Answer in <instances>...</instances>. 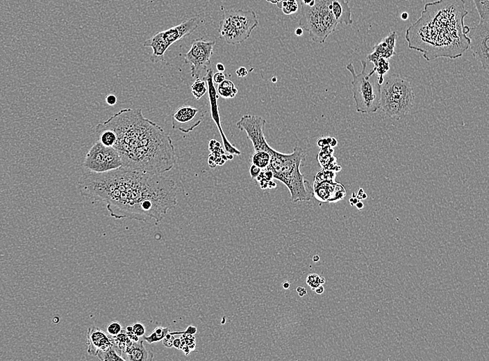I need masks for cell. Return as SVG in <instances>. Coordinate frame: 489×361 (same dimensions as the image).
I'll list each match as a JSON object with an SVG mask.
<instances>
[{
	"label": "cell",
	"mask_w": 489,
	"mask_h": 361,
	"mask_svg": "<svg viewBox=\"0 0 489 361\" xmlns=\"http://www.w3.org/2000/svg\"><path fill=\"white\" fill-rule=\"evenodd\" d=\"M207 82L205 79H195L191 86V92L196 100H200L207 92Z\"/></svg>",
	"instance_id": "29"
},
{
	"label": "cell",
	"mask_w": 489,
	"mask_h": 361,
	"mask_svg": "<svg viewBox=\"0 0 489 361\" xmlns=\"http://www.w3.org/2000/svg\"><path fill=\"white\" fill-rule=\"evenodd\" d=\"M198 331V329L195 327V326L190 325L186 328L185 331H173V332H170V334L173 335H179V334H191L195 335V333Z\"/></svg>",
	"instance_id": "36"
},
{
	"label": "cell",
	"mask_w": 489,
	"mask_h": 361,
	"mask_svg": "<svg viewBox=\"0 0 489 361\" xmlns=\"http://www.w3.org/2000/svg\"><path fill=\"white\" fill-rule=\"evenodd\" d=\"M96 357L102 361H124L120 348L114 344L106 350L98 352Z\"/></svg>",
	"instance_id": "24"
},
{
	"label": "cell",
	"mask_w": 489,
	"mask_h": 361,
	"mask_svg": "<svg viewBox=\"0 0 489 361\" xmlns=\"http://www.w3.org/2000/svg\"><path fill=\"white\" fill-rule=\"evenodd\" d=\"M480 20H489V0H473Z\"/></svg>",
	"instance_id": "31"
},
{
	"label": "cell",
	"mask_w": 489,
	"mask_h": 361,
	"mask_svg": "<svg viewBox=\"0 0 489 361\" xmlns=\"http://www.w3.org/2000/svg\"><path fill=\"white\" fill-rule=\"evenodd\" d=\"M216 41L196 39L192 43L189 51L185 54V63L191 65L192 77L200 78L202 72L211 65V58L214 53Z\"/></svg>",
	"instance_id": "10"
},
{
	"label": "cell",
	"mask_w": 489,
	"mask_h": 361,
	"mask_svg": "<svg viewBox=\"0 0 489 361\" xmlns=\"http://www.w3.org/2000/svg\"><path fill=\"white\" fill-rule=\"evenodd\" d=\"M303 32H304L303 29H302V28H301V27H298V28L295 29V35H296L297 36H301L303 35Z\"/></svg>",
	"instance_id": "47"
},
{
	"label": "cell",
	"mask_w": 489,
	"mask_h": 361,
	"mask_svg": "<svg viewBox=\"0 0 489 361\" xmlns=\"http://www.w3.org/2000/svg\"><path fill=\"white\" fill-rule=\"evenodd\" d=\"M174 336L173 335L170 334V331L167 333L165 338L163 339V343L164 346L166 347H173V341H174Z\"/></svg>",
	"instance_id": "38"
},
{
	"label": "cell",
	"mask_w": 489,
	"mask_h": 361,
	"mask_svg": "<svg viewBox=\"0 0 489 361\" xmlns=\"http://www.w3.org/2000/svg\"><path fill=\"white\" fill-rule=\"evenodd\" d=\"M206 111L191 106L178 108L172 116V127L174 130L188 134L202 123Z\"/></svg>",
	"instance_id": "14"
},
{
	"label": "cell",
	"mask_w": 489,
	"mask_h": 361,
	"mask_svg": "<svg viewBox=\"0 0 489 361\" xmlns=\"http://www.w3.org/2000/svg\"><path fill=\"white\" fill-rule=\"evenodd\" d=\"M315 291L318 295H322L323 293H324L325 288L323 286V285H321V286H319L317 288H316Z\"/></svg>",
	"instance_id": "45"
},
{
	"label": "cell",
	"mask_w": 489,
	"mask_h": 361,
	"mask_svg": "<svg viewBox=\"0 0 489 361\" xmlns=\"http://www.w3.org/2000/svg\"><path fill=\"white\" fill-rule=\"evenodd\" d=\"M468 12L464 0H437L425 5L418 20L406 31L409 49L422 53L428 61L440 57L455 58L469 49L464 25Z\"/></svg>",
	"instance_id": "3"
},
{
	"label": "cell",
	"mask_w": 489,
	"mask_h": 361,
	"mask_svg": "<svg viewBox=\"0 0 489 361\" xmlns=\"http://www.w3.org/2000/svg\"><path fill=\"white\" fill-rule=\"evenodd\" d=\"M319 260H320V257L319 255L314 256V257H313V261L317 262H319Z\"/></svg>",
	"instance_id": "54"
},
{
	"label": "cell",
	"mask_w": 489,
	"mask_h": 361,
	"mask_svg": "<svg viewBox=\"0 0 489 361\" xmlns=\"http://www.w3.org/2000/svg\"><path fill=\"white\" fill-rule=\"evenodd\" d=\"M115 131L113 148L122 167L152 174H163L177 163L173 141L163 128L143 115L141 108H123L96 126Z\"/></svg>",
	"instance_id": "2"
},
{
	"label": "cell",
	"mask_w": 489,
	"mask_h": 361,
	"mask_svg": "<svg viewBox=\"0 0 489 361\" xmlns=\"http://www.w3.org/2000/svg\"><path fill=\"white\" fill-rule=\"evenodd\" d=\"M396 39V32H390L389 35L375 46L373 52L367 56V60L374 63L380 58L388 60L396 54L395 52Z\"/></svg>",
	"instance_id": "18"
},
{
	"label": "cell",
	"mask_w": 489,
	"mask_h": 361,
	"mask_svg": "<svg viewBox=\"0 0 489 361\" xmlns=\"http://www.w3.org/2000/svg\"><path fill=\"white\" fill-rule=\"evenodd\" d=\"M213 75L214 71L212 68H209L207 70V73L205 77H203L205 79V82H207V91L209 93V103H210V109L211 114H212V117L215 122L216 125L217 126V129H218L219 132H220L221 137H222V143H223V146L224 150L228 153L232 155H241V153L240 150H238L237 148H235L234 146L231 145L230 142L227 139V136L224 134L223 129H222V125H221V120L220 113H219V107H218V98L219 95L217 94V90L215 87V84L213 82Z\"/></svg>",
	"instance_id": "13"
},
{
	"label": "cell",
	"mask_w": 489,
	"mask_h": 361,
	"mask_svg": "<svg viewBox=\"0 0 489 361\" xmlns=\"http://www.w3.org/2000/svg\"><path fill=\"white\" fill-rule=\"evenodd\" d=\"M282 287L284 290L289 289L290 287H291V283L288 282V281H284V282H283L282 283Z\"/></svg>",
	"instance_id": "48"
},
{
	"label": "cell",
	"mask_w": 489,
	"mask_h": 361,
	"mask_svg": "<svg viewBox=\"0 0 489 361\" xmlns=\"http://www.w3.org/2000/svg\"><path fill=\"white\" fill-rule=\"evenodd\" d=\"M225 79L226 77L223 72H217L213 75V82L214 84H217V85L224 82Z\"/></svg>",
	"instance_id": "37"
},
{
	"label": "cell",
	"mask_w": 489,
	"mask_h": 361,
	"mask_svg": "<svg viewBox=\"0 0 489 361\" xmlns=\"http://www.w3.org/2000/svg\"><path fill=\"white\" fill-rule=\"evenodd\" d=\"M276 6L278 8H281V11L286 15L295 14L298 11L297 0H282Z\"/></svg>",
	"instance_id": "30"
},
{
	"label": "cell",
	"mask_w": 489,
	"mask_h": 361,
	"mask_svg": "<svg viewBox=\"0 0 489 361\" xmlns=\"http://www.w3.org/2000/svg\"><path fill=\"white\" fill-rule=\"evenodd\" d=\"M375 67L373 69L376 72V74L379 76L380 78H383V75L389 70V63L388 60L383 58H380L374 63Z\"/></svg>",
	"instance_id": "32"
},
{
	"label": "cell",
	"mask_w": 489,
	"mask_h": 361,
	"mask_svg": "<svg viewBox=\"0 0 489 361\" xmlns=\"http://www.w3.org/2000/svg\"><path fill=\"white\" fill-rule=\"evenodd\" d=\"M217 69L218 72H223L225 70V67L222 63H218L217 65Z\"/></svg>",
	"instance_id": "46"
},
{
	"label": "cell",
	"mask_w": 489,
	"mask_h": 361,
	"mask_svg": "<svg viewBox=\"0 0 489 361\" xmlns=\"http://www.w3.org/2000/svg\"><path fill=\"white\" fill-rule=\"evenodd\" d=\"M122 357L124 361H153L154 354L152 351L148 350L144 345L143 340L134 342L129 344L122 350Z\"/></svg>",
	"instance_id": "19"
},
{
	"label": "cell",
	"mask_w": 489,
	"mask_h": 361,
	"mask_svg": "<svg viewBox=\"0 0 489 361\" xmlns=\"http://www.w3.org/2000/svg\"><path fill=\"white\" fill-rule=\"evenodd\" d=\"M170 330L167 327H157L153 332L148 336H143V339L148 344L157 343L162 341L165 336L169 333Z\"/></svg>",
	"instance_id": "28"
},
{
	"label": "cell",
	"mask_w": 489,
	"mask_h": 361,
	"mask_svg": "<svg viewBox=\"0 0 489 361\" xmlns=\"http://www.w3.org/2000/svg\"><path fill=\"white\" fill-rule=\"evenodd\" d=\"M363 66L361 73H356L353 64L346 65V69L352 76V85L356 110L362 113H376L380 108L381 98V84L379 76L375 78L374 69L370 72H366V62L362 60Z\"/></svg>",
	"instance_id": "7"
},
{
	"label": "cell",
	"mask_w": 489,
	"mask_h": 361,
	"mask_svg": "<svg viewBox=\"0 0 489 361\" xmlns=\"http://www.w3.org/2000/svg\"><path fill=\"white\" fill-rule=\"evenodd\" d=\"M107 333L110 336H115L122 331V325L117 321H113L107 326Z\"/></svg>",
	"instance_id": "35"
},
{
	"label": "cell",
	"mask_w": 489,
	"mask_h": 361,
	"mask_svg": "<svg viewBox=\"0 0 489 361\" xmlns=\"http://www.w3.org/2000/svg\"><path fill=\"white\" fill-rule=\"evenodd\" d=\"M356 206L357 207V208L362 209L364 207V205H363L362 202H358L356 204Z\"/></svg>",
	"instance_id": "53"
},
{
	"label": "cell",
	"mask_w": 489,
	"mask_h": 361,
	"mask_svg": "<svg viewBox=\"0 0 489 361\" xmlns=\"http://www.w3.org/2000/svg\"><path fill=\"white\" fill-rule=\"evenodd\" d=\"M316 0H302V4L306 6H313L315 4Z\"/></svg>",
	"instance_id": "43"
},
{
	"label": "cell",
	"mask_w": 489,
	"mask_h": 361,
	"mask_svg": "<svg viewBox=\"0 0 489 361\" xmlns=\"http://www.w3.org/2000/svg\"><path fill=\"white\" fill-rule=\"evenodd\" d=\"M319 282L320 284L323 285V284H324V283H326V279H325L324 277H321V276H320V278H319Z\"/></svg>",
	"instance_id": "52"
},
{
	"label": "cell",
	"mask_w": 489,
	"mask_h": 361,
	"mask_svg": "<svg viewBox=\"0 0 489 361\" xmlns=\"http://www.w3.org/2000/svg\"><path fill=\"white\" fill-rule=\"evenodd\" d=\"M266 122L262 117L247 114L238 121L236 127L239 130L246 132L255 151H265L269 153L272 148L266 141L264 135Z\"/></svg>",
	"instance_id": "12"
},
{
	"label": "cell",
	"mask_w": 489,
	"mask_h": 361,
	"mask_svg": "<svg viewBox=\"0 0 489 361\" xmlns=\"http://www.w3.org/2000/svg\"><path fill=\"white\" fill-rule=\"evenodd\" d=\"M236 73L238 77L243 78V77H246L248 75V70L245 67H240L239 68L236 70Z\"/></svg>",
	"instance_id": "41"
},
{
	"label": "cell",
	"mask_w": 489,
	"mask_h": 361,
	"mask_svg": "<svg viewBox=\"0 0 489 361\" xmlns=\"http://www.w3.org/2000/svg\"><path fill=\"white\" fill-rule=\"evenodd\" d=\"M84 167L89 172L105 173L122 167L120 154L113 147H107L98 141L86 154Z\"/></svg>",
	"instance_id": "9"
},
{
	"label": "cell",
	"mask_w": 489,
	"mask_h": 361,
	"mask_svg": "<svg viewBox=\"0 0 489 361\" xmlns=\"http://www.w3.org/2000/svg\"><path fill=\"white\" fill-rule=\"evenodd\" d=\"M271 160L266 170L272 172V177L281 181L288 188L291 195V200L298 202L310 201L313 198V191L308 189L307 181L300 172V166L305 160V151L300 147H295L293 153L284 154L271 148L269 152Z\"/></svg>",
	"instance_id": "4"
},
{
	"label": "cell",
	"mask_w": 489,
	"mask_h": 361,
	"mask_svg": "<svg viewBox=\"0 0 489 361\" xmlns=\"http://www.w3.org/2000/svg\"><path fill=\"white\" fill-rule=\"evenodd\" d=\"M106 103L109 106H114L117 103L116 96L114 94H109L106 96Z\"/></svg>",
	"instance_id": "40"
},
{
	"label": "cell",
	"mask_w": 489,
	"mask_h": 361,
	"mask_svg": "<svg viewBox=\"0 0 489 361\" xmlns=\"http://www.w3.org/2000/svg\"><path fill=\"white\" fill-rule=\"evenodd\" d=\"M302 288H303V287H301V286L298 287V288H297L296 291L298 292V293H299V292L302 291Z\"/></svg>",
	"instance_id": "55"
},
{
	"label": "cell",
	"mask_w": 489,
	"mask_h": 361,
	"mask_svg": "<svg viewBox=\"0 0 489 361\" xmlns=\"http://www.w3.org/2000/svg\"><path fill=\"white\" fill-rule=\"evenodd\" d=\"M307 294V290H306L305 288H302V291H300V292H299V293H298L299 296H300V297H304V296H305V295H306Z\"/></svg>",
	"instance_id": "50"
},
{
	"label": "cell",
	"mask_w": 489,
	"mask_h": 361,
	"mask_svg": "<svg viewBox=\"0 0 489 361\" xmlns=\"http://www.w3.org/2000/svg\"><path fill=\"white\" fill-rule=\"evenodd\" d=\"M320 276L319 274H315V273H312V274H309L307 278V284L308 285L309 283L312 282H314V281H319Z\"/></svg>",
	"instance_id": "42"
},
{
	"label": "cell",
	"mask_w": 489,
	"mask_h": 361,
	"mask_svg": "<svg viewBox=\"0 0 489 361\" xmlns=\"http://www.w3.org/2000/svg\"><path fill=\"white\" fill-rule=\"evenodd\" d=\"M261 172L262 171H261V169L259 167L252 164L251 166L250 167V174L252 179H257V177L260 174Z\"/></svg>",
	"instance_id": "39"
},
{
	"label": "cell",
	"mask_w": 489,
	"mask_h": 361,
	"mask_svg": "<svg viewBox=\"0 0 489 361\" xmlns=\"http://www.w3.org/2000/svg\"><path fill=\"white\" fill-rule=\"evenodd\" d=\"M345 194L343 186L335 181L314 182L313 195L320 202L335 203L343 200Z\"/></svg>",
	"instance_id": "15"
},
{
	"label": "cell",
	"mask_w": 489,
	"mask_h": 361,
	"mask_svg": "<svg viewBox=\"0 0 489 361\" xmlns=\"http://www.w3.org/2000/svg\"><path fill=\"white\" fill-rule=\"evenodd\" d=\"M217 94L224 99H231L236 97L238 93L234 83L230 80L225 79L224 82L218 84L217 89Z\"/></svg>",
	"instance_id": "26"
},
{
	"label": "cell",
	"mask_w": 489,
	"mask_h": 361,
	"mask_svg": "<svg viewBox=\"0 0 489 361\" xmlns=\"http://www.w3.org/2000/svg\"><path fill=\"white\" fill-rule=\"evenodd\" d=\"M143 46L151 48L153 49L150 60L153 63L165 61V53L170 47L163 39L161 32L157 33L151 39L145 41L143 43Z\"/></svg>",
	"instance_id": "20"
},
{
	"label": "cell",
	"mask_w": 489,
	"mask_h": 361,
	"mask_svg": "<svg viewBox=\"0 0 489 361\" xmlns=\"http://www.w3.org/2000/svg\"><path fill=\"white\" fill-rule=\"evenodd\" d=\"M258 25L257 14L252 10H227L222 15L218 32L226 43L236 46L248 40Z\"/></svg>",
	"instance_id": "8"
},
{
	"label": "cell",
	"mask_w": 489,
	"mask_h": 361,
	"mask_svg": "<svg viewBox=\"0 0 489 361\" xmlns=\"http://www.w3.org/2000/svg\"><path fill=\"white\" fill-rule=\"evenodd\" d=\"M415 95L411 83L400 75L388 76L381 86L380 108L387 116L400 120L410 112Z\"/></svg>",
	"instance_id": "5"
},
{
	"label": "cell",
	"mask_w": 489,
	"mask_h": 361,
	"mask_svg": "<svg viewBox=\"0 0 489 361\" xmlns=\"http://www.w3.org/2000/svg\"><path fill=\"white\" fill-rule=\"evenodd\" d=\"M301 6L299 25L309 33L312 41L323 44L338 24L331 11V0H316L313 6Z\"/></svg>",
	"instance_id": "6"
},
{
	"label": "cell",
	"mask_w": 489,
	"mask_h": 361,
	"mask_svg": "<svg viewBox=\"0 0 489 361\" xmlns=\"http://www.w3.org/2000/svg\"><path fill=\"white\" fill-rule=\"evenodd\" d=\"M209 149L212 151V154L209 156V165L211 167H215L217 165H222L225 163L227 159H233L234 156L231 155H225V153L222 149L220 143L216 140H211L209 145Z\"/></svg>",
	"instance_id": "22"
},
{
	"label": "cell",
	"mask_w": 489,
	"mask_h": 361,
	"mask_svg": "<svg viewBox=\"0 0 489 361\" xmlns=\"http://www.w3.org/2000/svg\"><path fill=\"white\" fill-rule=\"evenodd\" d=\"M96 133L99 138V142L107 147H114L117 141L115 131L110 129H103L96 127Z\"/></svg>",
	"instance_id": "25"
},
{
	"label": "cell",
	"mask_w": 489,
	"mask_h": 361,
	"mask_svg": "<svg viewBox=\"0 0 489 361\" xmlns=\"http://www.w3.org/2000/svg\"><path fill=\"white\" fill-rule=\"evenodd\" d=\"M321 151L319 154V156H318V160H319L320 165L322 166L323 169H326V170L336 171L338 172L337 170L336 162L333 159H335V157L333 156V150L331 149V146H323L321 148Z\"/></svg>",
	"instance_id": "23"
},
{
	"label": "cell",
	"mask_w": 489,
	"mask_h": 361,
	"mask_svg": "<svg viewBox=\"0 0 489 361\" xmlns=\"http://www.w3.org/2000/svg\"><path fill=\"white\" fill-rule=\"evenodd\" d=\"M181 345V342L180 338H174L173 341V347H175L176 349H180Z\"/></svg>",
	"instance_id": "44"
},
{
	"label": "cell",
	"mask_w": 489,
	"mask_h": 361,
	"mask_svg": "<svg viewBox=\"0 0 489 361\" xmlns=\"http://www.w3.org/2000/svg\"><path fill=\"white\" fill-rule=\"evenodd\" d=\"M336 177V172L333 170H326L323 169L320 171L319 173L316 174L314 182L319 183L321 181H335Z\"/></svg>",
	"instance_id": "33"
},
{
	"label": "cell",
	"mask_w": 489,
	"mask_h": 361,
	"mask_svg": "<svg viewBox=\"0 0 489 361\" xmlns=\"http://www.w3.org/2000/svg\"><path fill=\"white\" fill-rule=\"evenodd\" d=\"M200 23V19L198 17H194L186 21L181 22L175 27L161 32V34L167 44L171 46L173 43L183 39L185 36L190 35L192 33L194 32L198 29Z\"/></svg>",
	"instance_id": "16"
},
{
	"label": "cell",
	"mask_w": 489,
	"mask_h": 361,
	"mask_svg": "<svg viewBox=\"0 0 489 361\" xmlns=\"http://www.w3.org/2000/svg\"><path fill=\"white\" fill-rule=\"evenodd\" d=\"M400 18L402 20H407V19L409 18V14H408L407 12H404V13H402V14H401Z\"/></svg>",
	"instance_id": "49"
},
{
	"label": "cell",
	"mask_w": 489,
	"mask_h": 361,
	"mask_svg": "<svg viewBox=\"0 0 489 361\" xmlns=\"http://www.w3.org/2000/svg\"><path fill=\"white\" fill-rule=\"evenodd\" d=\"M331 11L338 23L345 25L353 23L349 0H331Z\"/></svg>",
	"instance_id": "21"
},
{
	"label": "cell",
	"mask_w": 489,
	"mask_h": 361,
	"mask_svg": "<svg viewBox=\"0 0 489 361\" xmlns=\"http://www.w3.org/2000/svg\"><path fill=\"white\" fill-rule=\"evenodd\" d=\"M78 188L84 198L106 204L116 219L160 222L177 205V188L172 179L122 167L105 173L84 172Z\"/></svg>",
	"instance_id": "1"
},
{
	"label": "cell",
	"mask_w": 489,
	"mask_h": 361,
	"mask_svg": "<svg viewBox=\"0 0 489 361\" xmlns=\"http://www.w3.org/2000/svg\"><path fill=\"white\" fill-rule=\"evenodd\" d=\"M268 2L271 3L272 4H278L279 2H281L282 0H266Z\"/></svg>",
	"instance_id": "51"
},
{
	"label": "cell",
	"mask_w": 489,
	"mask_h": 361,
	"mask_svg": "<svg viewBox=\"0 0 489 361\" xmlns=\"http://www.w3.org/2000/svg\"><path fill=\"white\" fill-rule=\"evenodd\" d=\"M270 160L271 156L265 151H255L252 156V164L263 170L269 166Z\"/></svg>",
	"instance_id": "27"
},
{
	"label": "cell",
	"mask_w": 489,
	"mask_h": 361,
	"mask_svg": "<svg viewBox=\"0 0 489 361\" xmlns=\"http://www.w3.org/2000/svg\"><path fill=\"white\" fill-rule=\"evenodd\" d=\"M469 39V48L473 56L480 62L484 70L489 68V20H480V23L470 28L466 34Z\"/></svg>",
	"instance_id": "11"
},
{
	"label": "cell",
	"mask_w": 489,
	"mask_h": 361,
	"mask_svg": "<svg viewBox=\"0 0 489 361\" xmlns=\"http://www.w3.org/2000/svg\"><path fill=\"white\" fill-rule=\"evenodd\" d=\"M126 331H131L136 336L141 338V337L144 336L145 333H146V326L141 322H135L132 325L127 326Z\"/></svg>",
	"instance_id": "34"
},
{
	"label": "cell",
	"mask_w": 489,
	"mask_h": 361,
	"mask_svg": "<svg viewBox=\"0 0 489 361\" xmlns=\"http://www.w3.org/2000/svg\"><path fill=\"white\" fill-rule=\"evenodd\" d=\"M87 340L88 353L94 357L98 352L106 350L113 344L109 335L96 326L88 329Z\"/></svg>",
	"instance_id": "17"
}]
</instances>
